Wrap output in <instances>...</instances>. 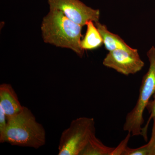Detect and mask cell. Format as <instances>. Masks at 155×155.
Wrapping results in <instances>:
<instances>
[{
	"label": "cell",
	"mask_w": 155,
	"mask_h": 155,
	"mask_svg": "<svg viewBox=\"0 0 155 155\" xmlns=\"http://www.w3.org/2000/svg\"><path fill=\"white\" fill-rule=\"evenodd\" d=\"M86 25V33L81 41V47L84 51L96 49L103 44L102 38L94 22L90 21Z\"/></svg>",
	"instance_id": "cell-9"
},
{
	"label": "cell",
	"mask_w": 155,
	"mask_h": 155,
	"mask_svg": "<svg viewBox=\"0 0 155 155\" xmlns=\"http://www.w3.org/2000/svg\"><path fill=\"white\" fill-rule=\"evenodd\" d=\"M131 135V134L127 133V136L125 139L123 140L120 143V144L117 147L115 148V149L114 150L111 155H123L125 150L127 148V143L130 139Z\"/></svg>",
	"instance_id": "cell-14"
},
{
	"label": "cell",
	"mask_w": 155,
	"mask_h": 155,
	"mask_svg": "<svg viewBox=\"0 0 155 155\" xmlns=\"http://www.w3.org/2000/svg\"><path fill=\"white\" fill-rule=\"evenodd\" d=\"M94 23L102 38L103 44L109 51L117 49L130 50L133 49L120 36L108 30L106 25L100 23L99 21Z\"/></svg>",
	"instance_id": "cell-8"
},
{
	"label": "cell",
	"mask_w": 155,
	"mask_h": 155,
	"mask_svg": "<svg viewBox=\"0 0 155 155\" xmlns=\"http://www.w3.org/2000/svg\"><path fill=\"white\" fill-rule=\"evenodd\" d=\"M152 130L149 141L147 143L149 150V155H155V117L153 118Z\"/></svg>",
	"instance_id": "cell-15"
},
{
	"label": "cell",
	"mask_w": 155,
	"mask_h": 155,
	"mask_svg": "<svg viewBox=\"0 0 155 155\" xmlns=\"http://www.w3.org/2000/svg\"><path fill=\"white\" fill-rule=\"evenodd\" d=\"M153 99L150 100L147 106V108L148 110L149 113L150 114L149 118L146 124L144 127L143 128L142 134V136L146 141L147 140V131L148 129L149 125L153 118L155 117V92L153 96Z\"/></svg>",
	"instance_id": "cell-11"
},
{
	"label": "cell",
	"mask_w": 155,
	"mask_h": 155,
	"mask_svg": "<svg viewBox=\"0 0 155 155\" xmlns=\"http://www.w3.org/2000/svg\"><path fill=\"white\" fill-rule=\"evenodd\" d=\"M123 155H149V150L147 144L137 148L127 147Z\"/></svg>",
	"instance_id": "cell-13"
},
{
	"label": "cell",
	"mask_w": 155,
	"mask_h": 155,
	"mask_svg": "<svg viewBox=\"0 0 155 155\" xmlns=\"http://www.w3.org/2000/svg\"><path fill=\"white\" fill-rule=\"evenodd\" d=\"M147 55L149 61V68L143 78L136 104L126 115L123 125V130L133 136H142L144 122L143 113L155 92V47H152Z\"/></svg>",
	"instance_id": "cell-3"
},
{
	"label": "cell",
	"mask_w": 155,
	"mask_h": 155,
	"mask_svg": "<svg viewBox=\"0 0 155 155\" xmlns=\"http://www.w3.org/2000/svg\"><path fill=\"white\" fill-rule=\"evenodd\" d=\"M103 64L125 75L136 74L141 71L144 66V62L140 58L138 51L134 48L109 51L103 60Z\"/></svg>",
	"instance_id": "cell-6"
},
{
	"label": "cell",
	"mask_w": 155,
	"mask_h": 155,
	"mask_svg": "<svg viewBox=\"0 0 155 155\" xmlns=\"http://www.w3.org/2000/svg\"><path fill=\"white\" fill-rule=\"evenodd\" d=\"M0 107L2 108L7 118L19 114L23 106L20 104L16 91L10 84L0 85Z\"/></svg>",
	"instance_id": "cell-7"
},
{
	"label": "cell",
	"mask_w": 155,
	"mask_h": 155,
	"mask_svg": "<svg viewBox=\"0 0 155 155\" xmlns=\"http://www.w3.org/2000/svg\"><path fill=\"white\" fill-rule=\"evenodd\" d=\"M49 9L62 11L64 15L81 26L90 21L99 22L100 11L87 6L80 0H48Z\"/></svg>",
	"instance_id": "cell-5"
},
{
	"label": "cell",
	"mask_w": 155,
	"mask_h": 155,
	"mask_svg": "<svg viewBox=\"0 0 155 155\" xmlns=\"http://www.w3.org/2000/svg\"><path fill=\"white\" fill-rule=\"evenodd\" d=\"M96 134L93 118L81 117L72 120L61 134L58 155H80L92 136Z\"/></svg>",
	"instance_id": "cell-4"
},
{
	"label": "cell",
	"mask_w": 155,
	"mask_h": 155,
	"mask_svg": "<svg viewBox=\"0 0 155 155\" xmlns=\"http://www.w3.org/2000/svg\"><path fill=\"white\" fill-rule=\"evenodd\" d=\"M46 131L30 109L23 106L19 114L7 118L5 143L37 149L46 143Z\"/></svg>",
	"instance_id": "cell-2"
},
{
	"label": "cell",
	"mask_w": 155,
	"mask_h": 155,
	"mask_svg": "<svg viewBox=\"0 0 155 155\" xmlns=\"http://www.w3.org/2000/svg\"><path fill=\"white\" fill-rule=\"evenodd\" d=\"M7 126V116L2 108L0 107V143H5V134Z\"/></svg>",
	"instance_id": "cell-12"
},
{
	"label": "cell",
	"mask_w": 155,
	"mask_h": 155,
	"mask_svg": "<svg viewBox=\"0 0 155 155\" xmlns=\"http://www.w3.org/2000/svg\"><path fill=\"white\" fill-rule=\"evenodd\" d=\"M114 149L104 144L95 134L92 136L80 155H111Z\"/></svg>",
	"instance_id": "cell-10"
},
{
	"label": "cell",
	"mask_w": 155,
	"mask_h": 155,
	"mask_svg": "<svg viewBox=\"0 0 155 155\" xmlns=\"http://www.w3.org/2000/svg\"><path fill=\"white\" fill-rule=\"evenodd\" d=\"M82 26L67 18L62 11L50 9L42 21L41 31L45 43L72 50L82 58L81 46Z\"/></svg>",
	"instance_id": "cell-1"
}]
</instances>
